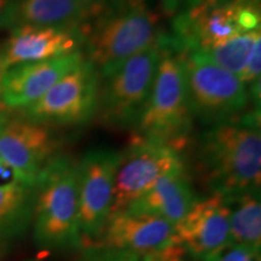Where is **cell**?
<instances>
[{"label":"cell","instance_id":"1","mask_svg":"<svg viewBox=\"0 0 261 261\" xmlns=\"http://www.w3.org/2000/svg\"><path fill=\"white\" fill-rule=\"evenodd\" d=\"M195 171L210 194L232 198L260 191V110L208 127L198 137Z\"/></svg>","mask_w":261,"mask_h":261},{"label":"cell","instance_id":"2","mask_svg":"<svg viewBox=\"0 0 261 261\" xmlns=\"http://www.w3.org/2000/svg\"><path fill=\"white\" fill-rule=\"evenodd\" d=\"M85 60L103 75L144 50L162 34L149 0H106L83 25Z\"/></svg>","mask_w":261,"mask_h":261},{"label":"cell","instance_id":"3","mask_svg":"<svg viewBox=\"0 0 261 261\" xmlns=\"http://www.w3.org/2000/svg\"><path fill=\"white\" fill-rule=\"evenodd\" d=\"M33 237L45 250L83 248L79 230L77 162L58 155L35 184Z\"/></svg>","mask_w":261,"mask_h":261},{"label":"cell","instance_id":"4","mask_svg":"<svg viewBox=\"0 0 261 261\" xmlns=\"http://www.w3.org/2000/svg\"><path fill=\"white\" fill-rule=\"evenodd\" d=\"M181 48L167 35L146 106L136 125L137 136L184 151L191 133Z\"/></svg>","mask_w":261,"mask_h":261},{"label":"cell","instance_id":"5","mask_svg":"<svg viewBox=\"0 0 261 261\" xmlns=\"http://www.w3.org/2000/svg\"><path fill=\"white\" fill-rule=\"evenodd\" d=\"M167 34L150 46L99 75L97 114L104 125L126 129L136 127L148 102Z\"/></svg>","mask_w":261,"mask_h":261},{"label":"cell","instance_id":"6","mask_svg":"<svg viewBox=\"0 0 261 261\" xmlns=\"http://www.w3.org/2000/svg\"><path fill=\"white\" fill-rule=\"evenodd\" d=\"M181 52L192 119L211 127L244 114L253 98L249 87L237 75L197 52Z\"/></svg>","mask_w":261,"mask_h":261},{"label":"cell","instance_id":"7","mask_svg":"<svg viewBox=\"0 0 261 261\" xmlns=\"http://www.w3.org/2000/svg\"><path fill=\"white\" fill-rule=\"evenodd\" d=\"M260 25V0H201L173 17L171 38L181 50L198 51Z\"/></svg>","mask_w":261,"mask_h":261},{"label":"cell","instance_id":"8","mask_svg":"<svg viewBox=\"0 0 261 261\" xmlns=\"http://www.w3.org/2000/svg\"><path fill=\"white\" fill-rule=\"evenodd\" d=\"M185 168L180 150L136 137L128 148L120 151L110 217L127 210L160 179Z\"/></svg>","mask_w":261,"mask_h":261},{"label":"cell","instance_id":"9","mask_svg":"<svg viewBox=\"0 0 261 261\" xmlns=\"http://www.w3.org/2000/svg\"><path fill=\"white\" fill-rule=\"evenodd\" d=\"M99 74L89 61L61 77L37 102L19 110L25 117L42 125L79 126L97 114Z\"/></svg>","mask_w":261,"mask_h":261},{"label":"cell","instance_id":"10","mask_svg":"<svg viewBox=\"0 0 261 261\" xmlns=\"http://www.w3.org/2000/svg\"><path fill=\"white\" fill-rule=\"evenodd\" d=\"M61 140L46 125L21 113L0 112V160L15 173L16 180L35 187L44 169L57 158Z\"/></svg>","mask_w":261,"mask_h":261},{"label":"cell","instance_id":"11","mask_svg":"<svg viewBox=\"0 0 261 261\" xmlns=\"http://www.w3.org/2000/svg\"><path fill=\"white\" fill-rule=\"evenodd\" d=\"M119 159V151L97 148L77 162L79 230L86 249L98 240L110 217Z\"/></svg>","mask_w":261,"mask_h":261},{"label":"cell","instance_id":"12","mask_svg":"<svg viewBox=\"0 0 261 261\" xmlns=\"http://www.w3.org/2000/svg\"><path fill=\"white\" fill-rule=\"evenodd\" d=\"M174 244V225L167 220L155 215L121 212L108 219L100 236L90 248L117 250L143 257Z\"/></svg>","mask_w":261,"mask_h":261},{"label":"cell","instance_id":"13","mask_svg":"<svg viewBox=\"0 0 261 261\" xmlns=\"http://www.w3.org/2000/svg\"><path fill=\"white\" fill-rule=\"evenodd\" d=\"M230 201L221 195L198 197L182 219L174 225L175 244L187 255L204 259L228 242Z\"/></svg>","mask_w":261,"mask_h":261},{"label":"cell","instance_id":"14","mask_svg":"<svg viewBox=\"0 0 261 261\" xmlns=\"http://www.w3.org/2000/svg\"><path fill=\"white\" fill-rule=\"evenodd\" d=\"M83 25L76 27H12L8 41L2 48L6 69L12 65L47 61L83 52Z\"/></svg>","mask_w":261,"mask_h":261},{"label":"cell","instance_id":"15","mask_svg":"<svg viewBox=\"0 0 261 261\" xmlns=\"http://www.w3.org/2000/svg\"><path fill=\"white\" fill-rule=\"evenodd\" d=\"M84 60L83 52H77L8 68L2 81L0 107L3 110H21L29 107Z\"/></svg>","mask_w":261,"mask_h":261},{"label":"cell","instance_id":"16","mask_svg":"<svg viewBox=\"0 0 261 261\" xmlns=\"http://www.w3.org/2000/svg\"><path fill=\"white\" fill-rule=\"evenodd\" d=\"M197 198L185 168L160 179L123 212L155 215L175 225L187 215Z\"/></svg>","mask_w":261,"mask_h":261},{"label":"cell","instance_id":"17","mask_svg":"<svg viewBox=\"0 0 261 261\" xmlns=\"http://www.w3.org/2000/svg\"><path fill=\"white\" fill-rule=\"evenodd\" d=\"M98 4L85 0H12V27L84 25Z\"/></svg>","mask_w":261,"mask_h":261},{"label":"cell","instance_id":"18","mask_svg":"<svg viewBox=\"0 0 261 261\" xmlns=\"http://www.w3.org/2000/svg\"><path fill=\"white\" fill-rule=\"evenodd\" d=\"M35 188L19 181L0 185V238L15 237L33 220Z\"/></svg>","mask_w":261,"mask_h":261},{"label":"cell","instance_id":"19","mask_svg":"<svg viewBox=\"0 0 261 261\" xmlns=\"http://www.w3.org/2000/svg\"><path fill=\"white\" fill-rule=\"evenodd\" d=\"M230 223L228 242L261 249L260 191H249L228 198Z\"/></svg>","mask_w":261,"mask_h":261},{"label":"cell","instance_id":"20","mask_svg":"<svg viewBox=\"0 0 261 261\" xmlns=\"http://www.w3.org/2000/svg\"><path fill=\"white\" fill-rule=\"evenodd\" d=\"M261 48V29L246 34L238 35L232 39L203 48V50L191 51L197 52L202 57L219 65L223 69L230 71L238 77L246 70L254 54Z\"/></svg>","mask_w":261,"mask_h":261},{"label":"cell","instance_id":"21","mask_svg":"<svg viewBox=\"0 0 261 261\" xmlns=\"http://www.w3.org/2000/svg\"><path fill=\"white\" fill-rule=\"evenodd\" d=\"M201 261H261L259 250L243 244L226 242Z\"/></svg>","mask_w":261,"mask_h":261},{"label":"cell","instance_id":"22","mask_svg":"<svg viewBox=\"0 0 261 261\" xmlns=\"http://www.w3.org/2000/svg\"><path fill=\"white\" fill-rule=\"evenodd\" d=\"M89 250L91 253L83 261H140L139 256L125 252L100 248H89Z\"/></svg>","mask_w":261,"mask_h":261},{"label":"cell","instance_id":"23","mask_svg":"<svg viewBox=\"0 0 261 261\" xmlns=\"http://www.w3.org/2000/svg\"><path fill=\"white\" fill-rule=\"evenodd\" d=\"M187 256V253L177 244H174V246L166 248L161 252L149 254V255L140 257V259L142 261H188Z\"/></svg>","mask_w":261,"mask_h":261},{"label":"cell","instance_id":"24","mask_svg":"<svg viewBox=\"0 0 261 261\" xmlns=\"http://www.w3.org/2000/svg\"><path fill=\"white\" fill-rule=\"evenodd\" d=\"M200 2L201 0H161V9L165 15L174 17L194 8Z\"/></svg>","mask_w":261,"mask_h":261},{"label":"cell","instance_id":"25","mask_svg":"<svg viewBox=\"0 0 261 261\" xmlns=\"http://www.w3.org/2000/svg\"><path fill=\"white\" fill-rule=\"evenodd\" d=\"M12 27V0H0V29Z\"/></svg>","mask_w":261,"mask_h":261},{"label":"cell","instance_id":"26","mask_svg":"<svg viewBox=\"0 0 261 261\" xmlns=\"http://www.w3.org/2000/svg\"><path fill=\"white\" fill-rule=\"evenodd\" d=\"M5 71H6V67H5L4 60H3L2 50H0V90H2V81H3V77H4ZM0 112H3L2 107H0Z\"/></svg>","mask_w":261,"mask_h":261},{"label":"cell","instance_id":"27","mask_svg":"<svg viewBox=\"0 0 261 261\" xmlns=\"http://www.w3.org/2000/svg\"><path fill=\"white\" fill-rule=\"evenodd\" d=\"M85 2L92 3V4H98V3H103V2H106V0H85Z\"/></svg>","mask_w":261,"mask_h":261},{"label":"cell","instance_id":"28","mask_svg":"<svg viewBox=\"0 0 261 261\" xmlns=\"http://www.w3.org/2000/svg\"><path fill=\"white\" fill-rule=\"evenodd\" d=\"M3 241L4 240H2V238H0V253L3 252Z\"/></svg>","mask_w":261,"mask_h":261}]
</instances>
